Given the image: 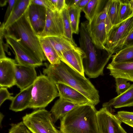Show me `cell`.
Masks as SVG:
<instances>
[{
  "mask_svg": "<svg viewBox=\"0 0 133 133\" xmlns=\"http://www.w3.org/2000/svg\"><path fill=\"white\" fill-rule=\"evenodd\" d=\"M43 72L55 84H63L79 91L94 106L99 102L98 91L89 79L62 61L58 64L47 65Z\"/></svg>",
  "mask_w": 133,
  "mask_h": 133,
  "instance_id": "1",
  "label": "cell"
},
{
  "mask_svg": "<svg viewBox=\"0 0 133 133\" xmlns=\"http://www.w3.org/2000/svg\"><path fill=\"white\" fill-rule=\"evenodd\" d=\"M97 110L90 104L79 105L60 119L62 133H98Z\"/></svg>",
  "mask_w": 133,
  "mask_h": 133,
  "instance_id": "2",
  "label": "cell"
},
{
  "mask_svg": "<svg viewBox=\"0 0 133 133\" xmlns=\"http://www.w3.org/2000/svg\"><path fill=\"white\" fill-rule=\"evenodd\" d=\"M28 10L19 19L6 30L16 37L32 58L39 62L43 63L47 59L42 48L39 37L30 21Z\"/></svg>",
  "mask_w": 133,
  "mask_h": 133,
  "instance_id": "3",
  "label": "cell"
},
{
  "mask_svg": "<svg viewBox=\"0 0 133 133\" xmlns=\"http://www.w3.org/2000/svg\"><path fill=\"white\" fill-rule=\"evenodd\" d=\"M29 108H44L55 98L59 97L55 84L46 75L41 74L33 84Z\"/></svg>",
  "mask_w": 133,
  "mask_h": 133,
  "instance_id": "4",
  "label": "cell"
},
{
  "mask_svg": "<svg viewBox=\"0 0 133 133\" xmlns=\"http://www.w3.org/2000/svg\"><path fill=\"white\" fill-rule=\"evenodd\" d=\"M22 120L32 133H62L55 127L50 112L45 108L37 109L26 114Z\"/></svg>",
  "mask_w": 133,
  "mask_h": 133,
  "instance_id": "5",
  "label": "cell"
},
{
  "mask_svg": "<svg viewBox=\"0 0 133 133\" xmlns=\"http://www.w3.org/2000/svg\"><path fill=\"white\" fill-rule=\"evenodd\" d=\"M96 115L98 133H128L122 127V122L107 108H102Z\"/></svg>",
  "mask_w": 133,
  "mask_h": 133,
  "instance_id": "6",
  "label": "cell"
},
{
  "mask_svg": "<svg viewBox=\"0 0 133 133\" xmlns=\"http://www.w3.org/2000/svg\"><path fill=\"white\" fill-rule=\"evenodd\" d=\"M133 31V16L113 26L107 34L105 50L112 55V51L115 45L127 37Z\"/></svg>",
  "mask_w": 133,
  "mask_h": 133,
  "instance_id": "7",
  "label": "cell"
},
{
  "mask_svg": "<svg viewBox=\"0 0 133 133\" xmlns=\"http://www.w3.org/2000/svg\"><path fill=\"white\" fill-rule=\"evenodd\" d=\"M4 37L7 44L10 45L14 51L15 60L17 64L35 68L43 65V63L37 61L28 54L13 34L5 30Z\"/></svg>",
  "mask_w": 133,
  "mask_h": 133,
  "instance_id": "8",
  "label": "cell"
},
{
  "mask_svg": "<svg viewBox=\"0 0 133 133\" xmlns=\"http://www.w3.org/2000/svg\"><path fill=\"white\" fill-rule=\"evenodd\" d=\"M63 28L61 13L46 8L45 27L39 37L63 36Z\"/></svg>",
  "mask_w": 133,
  "mask_h": 133,
  "instance_id": "9",
  "label": "cell"
},
{
  "mask_svg": "<svg viewBox=\"0 0 133 133\" xmlns=\"http://www.w3.org/2000/svg\"><path fill=\"white\" fill-rule=\"evenodd\" d=\"M86 57L84 51L76 46L64 52L60 58L61 61L72 69L84 76L83 61Z\"/></svg>",
  "mask_w": 133,
  "mask_h": 133,
  "instance_id": "10",
  "label": "cell"
},
{
  "mask_svg": "<svg viewBox=\"0 0 133 133\" xmlns=\"http://www.w3.org/2000/svg\"><path fill=\"white\" fill-rule=\"evenodd\" d=\"M35 68L16 64L15 85L20 90L27 88L34 83L38 77Z\"/></svg>",
  "mask_w": 133,
  "mask_h": 133,
  "instance_id": "11",
  "label": "cell"
},
{
  "mask_svg": "<svg viewBox=\"0 0 133 133\" xmlns=\"http://www.w3.org/2000/svg\"><path fill=\"white\" fill-rule=\"evenodd\" d=\"M15 60L7 57L0 59V87L10 88L15 85Z\"/></svg>",
  "mask_w": 133,
  "mask_h": 133,
  "instance_id": "12",
  "label": "cell"
},
{
  "mask_svg": "<svg viewBox=\"0 0 133 133\" xmlns=\"http://www.w3.org/2000/svg\"><path fill=\"white\" fill-rule=\"evenodd\" d=\"M28 12L31 24L35 31L39 37L45 27L46 8L31 3L28 8Z\"/></svg>",
  "mask_w": 133,
  "mask_h": 133,
  "instance_id": "13",
  "label": "cell"
},
{
  "mask_svg": "<svg viewBox=\"0 0 133 133\" xmlns=\"http://www.w3.org/2000/svg\"><path fill=\"white\" fill-rule=\"evenodd\" d=\"M55 84L59 97L68 100L81 105L91 104L84 96L75 89L63 84L57 83Z\"/></svg>",
  "mask_w": 133,
  "mask_h": 133,
  "instance_id": "14",
  "label": "cell"
},
{
  "mask_svg": "<svg viewBox=\"0 0 133 133\" xmlns=\"http://www.w3.org/2000/svg\"><path fill=\"white\" fill-rule=\"evenodd\" d=\"M107 68L110 75L115 78H122L133 82V62L116 63L111 62Z\"/></svg>",
  "mask_w": 133,
  "mask_h": 133,
  "instance_id": "15",
  "label": "cell"
},
{
  "mask_svg": "<svg viewBox=\"0 0 133 133\" xmlns=\"http://www.w3.org/2000/svg\"><path fill=\"white\" fill-rule=\"evenodd\" d=\"M88 28L90 36L95 47L98 49L105 50L107 34L105 22L98 24L89 23Z\"/></svg>",
  "mask_w": 133,
  "mask_h": 133,
  "instance_id": "16",
  "label": "cell"
},
{
  "mask_svg": "<svg viewBox=\"0 0 133 133\" xmlns=\"http://www.w3.org/2000/svg\"><path fill=\"white\" fill-rule=\"evenodd\" d=\"M102 106L108 109L133 107V84L124 93L104 103Z\"/></svg>",
  "mask_w": 133,
  "mask_h": 133,
  "instance_id": "17",
  "label": "cell"
},
{
  "mask_svg": "<svg viewBox=\"0 0 133 133\" xmlns=\"http://www.w3.org/2000/svg\"><path fill=\"white\" fill-rule=\"evenodd\" d=\"M33 84L20 90L14 97L10 105V110L16 112L29 108L31 99V92Z\"/></svg>",
  "mask_w": 133,
  "mask_h": 133,
  "instance_id": "18",
  "label": "cell"
},
{
  "mask_svg": "<svg viewBox=\"0 0 133 133\" xmlns=\"http://www.w3.org/2000/svg\"><path fill=\"white\" fill-rule=\"evenodd\" d=\"M80 105L68 100L59 97L55 102L50 111L54 122L61 119L68 112Z\"/></svg>",
  "mask_w": 133,
  "mask_h": 133,
  "instance_id": "19",
  "label": "cell"
},
{
  "mask_svg": "<svg viewBox=\"0 0 133 133\" xmlns=\"http://www.w3.org/2000/svg\"><path fill=\"white\" fill-rule=\"evenodd\" d=\"M31 0H17L15 7L8 18L4 24L5 30H7L19 19L28 9Z\"/></svg>",
  "mask_w": 133,
  "mask_h": 133,
  "instance_id": "20",
  "label": "cell"
},
{
  "mask_svg": "<svg viewBox=\"0 0 133 133\" xmlns=\"http://www.w3.org/2000/svg\"><path fill=\"white\" fill-rule=\"evenodd\" d=\"M57 53L60 59L65 52L77 46L63 36L47 37Z\"/></svg>",
  "mask_w": 133,
  "mask_h": 133,
  "instance_id": "21",
  "label": "cell"
},
{
  "mask_svg": "<svg viewBox=\"0 0 133 133\" xmlns=\"http://www.w3.org/2000/svg\"><path fill=\"white\" fill-rule=\"evenodd\" d=\"M42 48L50 64H59L61 61L56 51L48 37H39Z\"/></svg>",
  "mask_w": 133,
  "mask_h": 133,
  "instance_id": "22",
  "label": "cell"
},
{
  "mask_svg": "<svg viewBox=\"0 0 133 133\" xmlns=\"http://www.w3.org/2000/svg\"><path fill=\"white\" fill-rule=\"evenodd\" d=\"M102 0H90L82 10L85 16L90 23L95 16L101 11L103 1Z\"/></svg>",
  "mask_w": 133,
  "mask_h": 133,
  "instance_id": "23",
  "label": "cell"
},
{
  "mask_svg": "<svg viewBox=\"0 0 133 133\" xmlns=\"http://www.w3.org/2000/svg\"><path fill=\"white\" fill-rule=\"evenodd\" d=\"M111 57V62L116 63L133 62V45L122 48Z\"/></svg>",
  "mask_w": 133,
  "mask_h": 133,
  "instance_id": "24",
  "label": "cell"
},
{
  "mask_svg": "<svg viewBox=\"0 0 133 133\" xmlns=\"http://www.w3.org/2000/svg\"><path fill=\"white\" fill-rule=\"evenodd\" d=\"M68 10L73 34H78L79 30V24L82 10L73 5L68 6Z\"/></svg>",
  "mask_w": 133,
  "mask_h": 133,
  "instance_id": "25",
  "label": "cell"
},
{
  "mask_svg": "<svg viewBox=\"0 0 133 133\" xmlns=\"http://www.w3.org/2000/svg\"><path fill=\"white\" fill-rule=\"evenodd\" d=\"M120 3L119 0H110L107 14L112 26L121 22L119 15Z\"/></svg>",
  "mask_w": 133,
  "mask_h": 133,
  "instance_id": "26",
  "label": "cell"
},
{
  "mask_svg": "<svg viewBox=\"0 0 133 133\" xmlns=\"http://www.w3.org/2000/svg\"><path fill=\"white\" fill-rule=\"evenodd\" d=\"M110 2V0L108 1L103 10L95 16L90 23H89L98 24L102 22H104L107 34L112 26L107 14Z\"/></svg>",
  "mask_w": 133,
  "mask_h": 133,
  "instance_id": "27",
  "label": "cell"
},
{
  "mask_svg": "<svg viewBox=\"0 0 133 133\" xmlns=\"http://www.w3.org/2000/svg\"><path fill=\"white\" fill-rule=\"evenodd\" d=\"M68 8L64 9L61 12L63 28V36L73 43L76 44L73 38V33L69 17Z\"/></svg>",
  "mask_w": 133,
  "mask_h": 133,
  "instance_id": "28",
  "label": "cell"
},
{
  "mask_svg": "<svg viewBox=\"0 0 133 133\" xmlns=\"http://www.w3.org/2000/svg\"><path fill=\"white\" fill-rule=\"evenodd\" d=\"M119 15L121 22L133 16L132 10L129 3V0H120Z\"/></svg>",
  "mask_w": 133,
  "mask_h": 133,
  "instance_id": "29",
  "label": "cell"
},
{
  "mask_svg": "<svg viewBox=\"0 0 133 133\" xmlns=\"http://www.w3.org/2000/svg\"><path fill=\"white\" fill-rule=\"evenodd\" d=\"M133 45V31L125 38L116 43L114 47L112 54L116 53L121 49L127 46Z\"/></svg>",
  "mask_w": 133,
  "mask_h": 133,
  "instance_id": "30",
  "label": "cell"
},
{
  "mask_svg": "<svg viewBox=\"0 0 133 133\" xmlns=\"http://www.w3.org/2000/svg\"><path fill=\"white\" fill-rule=\"evenodd\" d=\"M116 85V92L118 96L126 91L130 87L131 84L127 79L122 78H115Z\"/></svg>",
  "mask_w": 133,
  "mask_h": 133,
  "instance_id": "31",
  "label": "cell"
},
{
  "mask_svg": "<svg viewBox=\"0 0 133 133\" xmlns=\"http://www.w3.org/2000/svg\"><path fill=\"white\" fill-rule=\"evenodd\" d=\"M116 115L122 122L133 128V112L120 111Z\"/></svg>",
  "mask_w": 133,
  "mask_h": 133,
  "instance_id": "32",
  "label": "cell"
},
{
  "mask_svg": "<svg viewBox=\"0 0 133 133\" xmlns=\"http://www.w3.org/2000/svg\"><path fill=\"white\" fill-rule=\"evenodd\" d=\"M8 133H31L23 122L17 124L11 123Z\"/></svg>",
  "mask_w": 133,
  "mask_h": 133,
  "instance_id": "33",
  "label": "cell"
},
{
  "mask_svg": "<svg viewBox=\"0 0 133 133\" xmlns=\"http://www.w3.org/2000/svg\"><path fill=\"white\" fill-rule=\"evenodd\" d=\"M5 30L4 29L3 24H1L0 28V59H2L6 57L5 55V51H7V45H5L3 41L4 37Z\"/></svg>",
  "mask_w": 133,
  "mask_h": 133,
  "instance_id": "34",
  "label": "cell"
},
{
  "mask_svg": "<svg viewBox=\"0 0 133 133\" xmlns=\"http://www.w3.org/2000/svg\"><path fill=\"white\" fill-rule=\"evenodd\" d=\"M13 93H10L6 87H1L0 88V106L6 100L12 101L14 97L11 95Z\"/></svg>",
  "mask_w": 133,
  "mask_h": 133,
  "instance_id": "35",
  "label": "cell"
},
{
  "mask_svg": "<svg viewBox=\"0 0 133 133\" xmlns=\"http://www.w3.org/2000/svg\"><path fill=\"white\" fill-rule=\"evenodd\" d=\"M17 1V0H8V4L4 16V21L3 23V24L5 23L8 18Z\"/></svg>",
  "mask_w": 133,
  "mask_h": 133,
  "instance_id": "36",
  "label": "cell"
},
{
  "mask_svg": "<svg viewBox=\"0 0 133 133\" xmlns=\"http://www.w3.org/2000/svg\"><path fill=\"white\" fill-rule=\"evenodd\" d=\"M31 3L43 6L53 11L56 10L49 0H31Z\"/></svg>",
  "mask_w": 133,
  "mask_h": 133,
  "instance_id": "37",
  "label": "cell"
},
{
  "mask_svg": "<svg viewBox=\"0 0 133 133\" xmlns=\"http://www.w3.org/2000/svg\"><path fill=\"white\" fill-rule=\"evenodd\" d=\"M68 6L65 0H57L56 6V10L61 13L64 9L68 8Z\"/></svg>",
  "mask_w": 133,
  "mask_h": 133,
  "instance_id": "38",
  "label": "cell"
},
{
  "mask_svg": "<svg viewBox=\"0 0 133 133\" xmlns=\"http://www.w3.org/2000/svg\"><path fill=\"white\" fill-rule=\"evenodd\" d=\"M90 0H80L76 6L82 10Z\"/></svg>",
  "mask_w": 133,
  "mask_h": 133,
  "instance_id": "39",
  "label": "cell"
},
{
  "mask_svg": "<svg viewBox=\"0 0 133 133\" xmlns=\"http://www.w3.org/2000/svg\"><path fill=\"white\" fill-rule=\"evenodd\" d=\"M0 1V5L1 6H4L8 3V0H2Z\"/></svg>",
  "mask_w": 133,
  "mask_h": 133,
  "instance_id": "40",
  "label": "cell"
},
{
  "mask_svg": "<svg viewBox=\"0 0 133 133\" xmlns=\"http://www.w3.org/2000/svg\"><path fill=\"white\" fill-rule=\"evenodd\" d=\"M4 117V115H3V114L1 112H0V125H1V122Z\"/></svg>",
  "mask_w": 133,
  "mask_h": 133,
  "instance_id": "41",
  "label": "cell"
},
{
  "mask_svg": "<svg viewBox=\"0 0 133 133\" xmlns=\"http://www.w3.org/2000/svg\"><path fill=\"white\" fill-rule=\"evenodd\" d=\"M129 2L133 12V0L129 1Z\"/></svg>",
  "mask_w": 133,
  "mask_h": 133,
  "instance_id": "42",
  "label": "cell"
}]
</instances>
